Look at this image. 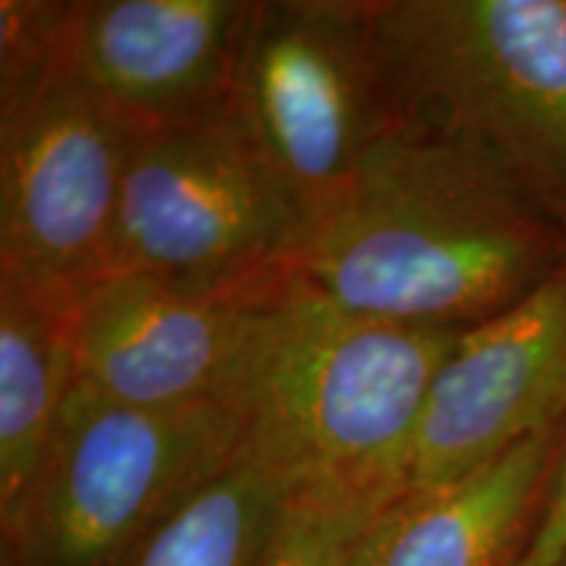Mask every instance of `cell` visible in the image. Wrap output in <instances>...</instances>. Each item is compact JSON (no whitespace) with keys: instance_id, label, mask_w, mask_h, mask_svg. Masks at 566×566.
<instances>
[{"instance_id":"cell-1","label":"cell","mask_w":566,"mask_h":566,"mask_svg":"<svg viewBox=\"0 0 566 566\" xmlns=\"http://www.w3.org/2000/svg\"><path fill=\"white\" fill-rule=\"evenodd\" d=\"M566 263V221L493 163L391 126L302 218L283 271L342 307L464 331Z\"/></svg>"},{"instance_id":"cell-2","label":"cell","mask_w":566,"mask_h":566,"mask_svg":"<svg viewBox=\"0 0 566 566\" xmlns=\"http://www.w3.org/2000/svg\"><path fill=\"white\" fill-rule=\"evenodd\" d=\"M457 336L352 313L286 273L218 399L237 417V457L289 493L391 504L407 491L424 396Z\"/></svg>"},{"instance_id":"cell-3","label":"cell","mask_w":566,"mask_h":566,"mask_svg":"<svg viewBox=\"0 0 566 566\" xmlns=\"http://www.w3.org/2000/svg\"><path fill=\"white\" fill-rule=\"evenodd\" d=\"M394 126L480 155L566 221V0L367 3Z\"/></svg>"},{"instance_id":"cell-4","label":"cell","mask_w":566,"mask_h":566,"mask_svg":"<svg viewBox=\"0 0 566 566\" xmlns=\"http://www.w3.org/2000/svg\"><path fill=\"white\" fill-rule=\"evenodd\" d=\"M237 451L223 401L139 409L71 380L11 546L27 566H116Z\"/></svg>"},{"instance_id":"cell-5","label":"cell","mask_w":566,"mask_h":566,"mask_svg":"<svg viewBox=\"0 0 566 566\" xmlns=\"http://www.w3.org/2000/svg\"><path fill=\"white\" fill-rule=\"evenodd\" d=\"M229 122L302 218L321 208L394 126L367 3H252Z\"/></svg>"},{"instance_id":"cell-6","label":"cell","mask_w":566,"mask_h":566,"mask_svg":"<svg viewBox=\"0 0 566 566\" xmlns=\"http://www.w3.org/2000/svg\"><path fill=\"white\" fill-rule=\"evenodd\" d=\"M300 223L292 195L231 122L142 132L97 279L263 281L283 273Z\"/></svg>"},{"instance_id":"cell-7","label":"cell","mask_w":566,"mask_h":566,"mask_svg":"<svg viewBox=\"0 0 566 566\" xmlns=\"http://www.w3.org/2000/svg\"><path fill=\"white\" fill-rule=\"evenodd\" d=\"M139 134L74 59L0 116V281L66 304L101 275Z\"/></svg>"},{"instance_id":"cell-8","label":"cell","mask_w":566,"mask_h":566,"mask_svg":"<svg viewBox=\"0 0 566 566\" xmlns=\"http://www.w3.org/2000/svg\"><path fill=\"white\" fill-rule=\"evenodd\" d=\"M286 271L237 286L105 275L63 307L74 384L139 409L221 399L252 317Z\"/></svg>"},{"instance_id":"cell-9","label":"cell","mask_w":566,"mask_h":566,"mask_svg":"<svg viewBox=\"0 0 566 566\" xmlns=\"http://www.w3.org/2000/svg\"><path fill=\"white\" fill-rule=\"evenodd\" d=\"M566 412V263L499 315L459 331L417 424L407 491L491 464Z\"/></svg>"},{"instance_id":"cell-10","label":"cell","mask_w":566,"mask_h":566,"mask_svg":"<svg viewBox=\"0 0 566 566\" xmlns=\"http://www.w3.org/2000/svg\"><path fill=\"white\" fill-rule=\"evenodd\" d=\"M250 13L239 0H87L71 59L139 132L229 122Z\"/></svg>"},{"instance_id":"cell-11","label":"cell","mask_w":566,"mask_h":566,"mask_svg":"<svg viewBox=\"0 0 566 566\" xmlns=\"http://www.w3.org/2000/svg\"><path fill=\"white\" fill-rule=\"evenodd\" d=\"M558 430L451 485L405 491L359 535L352 566H499L546 491L562 451Z\"/></svg>"},{"instance_id":"cell-12","label":"cell","mask_w":566,"mask_h":566,"mask_svg":"<svg viewBox=\"0 0 566 566\" xmlns=\"http://www.w3.org/2000/svg\"><path fill=\"white\" fill-rule=\"evenodd\" d=\"M63 307L0 281V520L6 541L24 520L74 380Z\"/></svg>"},{"instance_id":"cell-13","label":"cell","mask_w":566,"mask_h":566,"mask_svg":"<svg viewBox=\"0 0 566 566\" xmlns=\"http://www.w3.org/2000/svg\"><path fill=\"white\" fill-rule=\"evenodd\" d=\"M289 488L237 457L142 541L129 566H258Z\"/></svg>"},{"instance_id":"cell-14","label":"cell","mask_w":566,"mask_h":566,"mask_svg":"<svg viewBox=\"0 0 566 566\" xmlns=\"http://www.w3.org/2000/svg\"><path fill=\"white\" fill-rule=\"evenodd\" d=\"M386 506L336 491L289 493L258 566H352L359 535Z\"/></svg>"},{"instance_id":"cell-15","label":"cell","mask_w":566,"mask_h":566,"mask_svg":"<svg viewBox=\"0 0 566 566\" xmlns=\"http://www.w3.org/2000/svg\"><path fill=\"white\" fill-rule=\"evenodd\" d=\"M76 3L0 0V116L17 111L71 61Z\"/></svg>"},{"instance_id":"cell-16","label":"cell","mask_w":566,"mask_h":566,"mask_svg":"<svg viewBox=\"0 0 566 566\" xmlns=\"http://www.w3.org/2000/svg\"><path fill=\"white\" fill-rule=\"evenodd\" d=\"M541 520L514 566H564L566 562V441L546 485Z\"/></svg>"},{"instance_id":"cell-17","label":"cell","mask_w":566,"mask_h":566,"mask_svg":"<svg viewBox=\"0 0 566 566\" xmlns=\"http://www.w3.org/2000/svg\"><path fill=\"white\" fill-rule=\"evenodd\" d=\"M564 566H566V562H564Z\"/></svg>"}]
</instances>
